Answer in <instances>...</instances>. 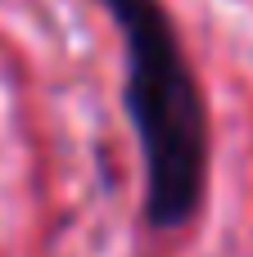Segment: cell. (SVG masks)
<instances>
[{
    "label": "cell",
    "instance_id": "6da1fadb",
    "mask_svg": "<svg viewBox=\"0 0 253 257\" xmlns=\"http://www.w3.org/2000/svg\"><path fill=\"white\" fill-rule=\"evenodd\" d=\"M122 36L127 81L122 108L131 117L145 163V221L181 230L208 185V108L195 68L181 50L163 0H100Z\"/></svg>",
    "mask_w": 253,
    "mask_h": 257
}]
</instances>
